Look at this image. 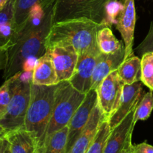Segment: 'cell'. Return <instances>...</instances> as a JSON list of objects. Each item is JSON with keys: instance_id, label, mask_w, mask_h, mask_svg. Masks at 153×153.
I'll list each match as a JSON object with an SVG mask.
<instances>
[{"instance_id": "6da1fadb", "label": "cell", "mask_w": 153, "mask_h": 153, "mask_svg": "<svg viewBox=\"0 0 153 153\" xmlns=\"http://www.w3.org/2000/svg\"><path fill=\"white\" fill-rule=\"evenodd\" d=\"M52 25V9L40 22L26 20L16 34L15 43L7 50L5 80L19 72L32 73L37 60L46 52V40Z\"/></svg>"}, {"instance_id": "7a4b0ae2", "label": "cell", "mask_w": 153, "mask_h": 153, "mask_svg": "<svg viewBox=\"0 0 153 153\" xmlns=\"http://www.w3.org/2000/svg\"><path fill=\"white\" fill-rule=\"evenodd\" d=\"M106 26L86 19H76L52 23L46 40V51L55 46H73L79 55H99L97 33Z\"/></svg>"}, {"instance_id": "3957f363", "label": "cell", "mask_w": 153, "mask_h": 153, "mask_svg": "<svg viewBox=\"0 0 153 153\" xmlns=\"http://www.w3.org/2000/svg\"><path fill=\"white\" fill-rule=\"evenodd\" d=\"M58 85V84H57ZM57 85L46 86L32 83L31 99L27 110L24 128L36 138L39 152H43L48 126L55 101Z\"/></svg>"}, {"instance_id": "277c9868", "label": "cell", "mask_w": 153, "mask_h": 153, "mask_svg": "<svg viewBox=\"0 0 153 153\" xmlns=\"http://www.w3.org/2000/svg\"><path fill=\"white\" fill-rule=\"evenodd\" d=\"M117 0H55L52 23L69 19H86L110 26L108 8Z\"/></svg>"}, {"instance_id": "5b68a950", "label": "cell", "mask_w": 153, "mask_h": 153, "mask_svg": "<svg viewBox=\"0 0 153 153\" xmlns=\"http://www.w3.org/2000/svg\"><path fill=\"white\" fill-rule=\"evenodd\" d=\"M26 74L24 72L15 74L10 84V103L6 113L0 119V125L6 133L24 128L32 85V76L28 77Z\"/></svg>"}, {"instance_id": "8992f818", "label": "cell", "mask_w": 153, "mask_h": 153, "mask_svg": "<svg viewBox=\"0 0 153 153\" xmlns=\"http://www.w3.org/2000/svg\"><path fill=\"white\" fill-rule=\"evenodd\" d=\"M87 94L75 89L68 81L59 82L55 91L52 117L46 134V139L55 131L67 126Z\"/></svg>"}, {"instance_id": "52a82bcc", "label": "cell", "mask_w": 153, "mask_h": 153, "mask_svg": "<svg viewBox=\"0 0 153 153\" xmlns=\"http://www.w3.org/2000/svg\"><path fill=\"white\" fill-rule=\"evenodd\" d=\"M124 83L114 71L105 78L96 89L97 104L103 116L108 120L119 107Z\"/></svg>"}, {"instance_id": "ba28073f", "label": "cell", "mask_w": 153, "mask_h": 153, "mask_svg": "<svg viewBox=\"0 0 153 153\" xmlns=\"http://www.w3.org/2000/svg\"><path fill=\"white\" fill-rule=\"evenodd\" d=\"M121 8L117 16V29L122 36L125 46V58L134 55V34L136 23L134 0H120Z\"/></svg>"}, {"instance_id": "9c48e42d", "label": "cell", "mask_w": 153, "mask_h": 153, "mask_svg": "<svg viewBox=\"0 0 153 153\" xmlns=\"http://www.w3.org/2000/svg\"><path fill=\"white\" fill-rule=\"evenodd\" d=\"M97 105V94L96 90H91L87 94L86 97L68 124V140L67 153L70 152L72 146L76 141L79 134L86 126L94 111Z\"/></svg>"}, {"instance_id": "30bf717a", "label": "cell", "mask_w": 153, "mask_h": 153, "mask_svg": "<svg viewBox=\"0 0 153 153\" xmlns=\"http://www.w3.org/2000/svg\"><path fill=\"white\" fill-rule=\"evenodd\" d=\"M135 108L111 129L104 153H122L131 146V136L135 126L133 123Z\"/></svg>"}, {"instance_id": "8fae6325", "label": "cell", "mask_w": 153, "mask_h": 153, "mask_svg": "<svg viewBox=\"0 0 153 153\" xmlns=\"http://www.w3.org/2000/svg\"><path fill=\"white\" fill-rule=\"evenodd\" d=\"M58 76V83L69 81L77 64L79 54L70 46H55L48 49Z\"/></svg>"}, {"instance_id": "7c38bea8", "label": "cell", "mask_w": 153, "mask_h": 153, "mask_svg": "<svg viewBox=\"0 0 153 153\" xmlns=\"http://www.w3.org/2000/svg\"><path fill=\"white\" fill-rule=\"evenodd\" d=\"M99 55H79L76 68L68 82L82 94H87L91 90L93 73Z\"/></svg>"}, {"instance_id": "4fadbf2b", "label": "cell", "mask_w": 153, "mask_h": 153, "mask_svg": "<svg viewBox=\"0 0 153 153\" xmlns=\"http://www.w3.org/2000/svg\"><path fill=\"white\" fill-rule=\"evenodd\" d=\"M142 84L141 82H137L131 85L124 84L119 107L108 120L111 129L116 127L133 109L137 107L142 97Z\"/></svg>"}, {"instance_id": "5bb4252c", "label": "cell", "mask_w": 153, "mask_h": 153, "mask_svg": "<svg viewBox=\"0 0 153 153\" xmlns=\"http://www.w3.org/2000/svg\"><path fill=\"white\" fill-rule=\"evenodd\" d=\"M125 46L117 52L111 54L100 52L97 56L93 73L91 90H96L105 78L117 70L125 59Z\"/></svg>"}, {"instance_id": "9a60e30c", "label": "cell", "mask_w": 153, "mask_h": 153, "mask_svg": "<svg viewBox=\"0 0 153 153\" xmlns=\"http://www.w3.org/2000/svg\"><path fill=\"white\" fill-rule=\"evenodd\" d=\"M104 119H106L103 116L98 104L96 105L91 114L88 123L85 127L76 141L72 146L71 149L68 153H85L89 146L92 143L97 134L100 124Z\"/></svg>"}, {"instance_id": "2e32d148", "label": "cell", "mask_w": 153, "mask_h": 153, "mask_svg": "<svg viewBox=\"0 0 153 153\" xmlns=\"http://www.w3.org/2000/svg\"><path fill=\"white\" fill-rule=\"evenodd\" d=\"M14 1L9 0L0 10V48L8 49L15 43Z\"/></svg>"}, {"instance_id": "e0dca14e", "label": "cell", "mask_w": 153, "mask_h": 153, "mask_svg": "<svg viewBox=\"0 0 153 153\" xmlns=\"http://www.w3.org/2000/svg\"><path fill=\"white\" fill-rule=\"evenodd\" d=\"M4 137L11 153H40L37 140L25 128L9 131Z\"/></svg>"}, {"instance_id": "ac0fdd59", "label": "cell", "mask_w": 153, "mask_h": 153, "mask_svg": "<svg viewBox=\"0 0 153 153\" xmlns=\"http://www.w3.org/2000/svg\"><path fill=\"white\" fill-rule=\"evenodd\" d=\"M32 83L51 86L58 84V76L49 51L36 62L32 71Z\"/></svg>"}, {"instance_id": "d6986e66", "label": "cell", "mask_w": 153, "mask_h": 153, "mask_svg": "<svg viewBox=\"0 0 153 153\" xmlns=\"http://www.w3.org/2000/svg\"><path fill=\"white\" fill-rule=\"evenodd\" d=\"M117 71L125 85L141 82V59L134 55L125 58Z\"/></svg>"}, {"instance_id": "ffe728a7", "label": "cell", "mask_w": 153, "mask_h": 153, "mask_svg": "<svg viewBox=\"0 0 153 153\" xmlns=\"http://www.w3.org/2000/svg\"><path fill=\"white\" fill-rule=\"evenodd\" d=\"M55 0H15L14 1V25L17 34L24 25L31 8L36 4L45 7L54 5Z\"/></svg>"}, {"instance_id": "44dd1931", "label": "cell", "mask_w": 153, "mask_h": 153, "mask_svg": "<svg viewBox=\"0 0 153 153\" xmlns=\"http://www.w3.org/2000/svg\"><path fill=\"white\" fill-rule=\"evenodd\" d=\"M97 40L99 49L102 53H114L124 47V44L116 38L110 26L108 25L98 31Z\"/></svg>"}, {"instance_id": "7402d4cb", "label": "cell", "mask_w": 153, "mask_h": 153, "mask_svg": "<svg viewBox=\"0 0 153 153\" xmlns=\"http://www.w3.org/2000/svg\"><path fill=\"white\" fill-rule=\"evenodd\" d=\"M68 126L55 131L46 140L43 153H67Z\"/></svg>"}, {"instance_id": "603a6c76", "label": "cell", "mask_w": 153, "mask_h": 153, "mask_svg": "<svg viewBox=\"0 0 153 153\" xmlns=\"http://www.w3.org/2000/svg\"><path fill=\"white\" fill-rule=\"evenodd\" d=\"M111 131L108 121L107 119H104L100 124L95 138L85 153H104Z\"/></svg>"}, {"instance_id": "cb8c5ba5", "label": "cell", "mask_w": 153, "mask_h": 153, "mask_svg": "<svg viewBox=\"0 0 153 153\" xmlns=\"http://www.w3.org/2000/svg\"><path fill=\"white\" fill-rule=\"evenodd\" d=\"M153 110L152 91L146 93L139 101L134 111L133 123L135 125L137 121L146 120L150 116Z\"/></svg>"}, {"instance_id": "d4e9b609", "label": "cell", "mask_w": 153, "mask_h": 153, "mask_svg": "<svg viewBox=\"0 0 153 153\" xmlns=\"http://www.w3.org/2000/svg\"><path fill=\"white\" fill-rule=\"evenodd\" d=\"M141 78L143 85L150 88L153 79V52H149L141 56Z\"/></svg>"}, {"instance_id": "484cf974", "label": "cell", "mask_w": 153, "mask_h": 153, "mask_svg": "<svg viewBox=\"0 0 153 153\" xmlns=\"http://www.w3.org/2000/svg\"><path fill=\"white\" fill-rule=\"evenodd\" d=\"M13 79V76L5 80L0 87V119L6 113L8 105L10 103L11 93H10V84Z\"/></svg>"}, {"instance_id": "4316f807", "label": "cell", "mask_w": 153, "mask_h": 153, "mask_svg": "<svg viewBox=\"0 0 153 153\" xmlns=\"http://www.w3.org/2000/svg\"><path fill=\"white\" fill-rule=\"evenodd\" d=\"M135 51L140 56H142L143 54L146 53V52H153V21L150 24L147 35L144 38V40L139 44V46L136 48Z\"/></svg>"}, {"instance_id": "83f0119b", "label": "cell", "mask_w": 153, "mask_h": 153, "mask_svg": "<svg viewBox=\"0 0 153 153\" xmlns=\"http://www.w3.org/2000/svg\"><path fill=\"white\" fill-rule=\"evenodd\" d=\"M127 153H153V146L146 142L138 144H131L127 150Z\"/></svg>"}, {"instance_id": "f1b7e54d", "label": "cell", "mask_w": 153, "mask_h": 153, "mask_svg": "<svg viewBox=\"0 0 153 153\" xmlns=\"http://www.w3.org/2000/svg\"><path fill=\"white\" fill-rule=\"evenodd\" d=\"M7 49L0 48V70H4L7 65Z\"/></svg>"}, {"instance_id": "f546056e", "label": "cell", "mask_w": 153, "mask_h": 153, "mask_svg": "<svg viewBox=\"0 0 153 153\" xmlns=\"http://www.w3.org/2000/svg\"><path fill=\"white\" fill-rule=\"evenodd\" d=\"M0 153H11L9 148V144L5 137L0 140Z\"/></svg>"}, {"instance_id": "4dcf8cb0", "label": "cell", "mask_w": 153, "mask_h": 153, "mask_svg": "<svg viewBox=\"0 0 153 153\" xmlns=\"http://www.w3.org/2000/svg\"><path fill=\"white\" fill-rule=\"evenodd\" d=\"M5 134H6V131H4V128H3L1 126V125H0V140H1V138H3V137H4Z\"/></svg>"}, {"instance_id": "1f68e13d", "label": "cell", "mask_w": 153, "mask_h": 153, "mask_svg": "<svg viewBox=\"0 0 153 153\" xmlns=\"http://www.w3.org/2000/svg\"><path fill=\"white\" fill-rule=\"evenodd\" d=\"M8 1L9 0H0V10H1L5 6Z\"/></svg>"}, {"instance_id": "d6a6232c", "label": "cell", "mask_w": 153, "mask_h": 153, "mask_svg": "<svg viewBox=\"0 0 153 153\" xmlns=\"http://www.w3.org/2000/svg\"><path fill=\"white\" fill-rule=\"evenodd\" d=\"M149 89H150L151 91H153V79H152V83H151V86H150V88H149Z\"/></svg>"}, {"instance_id": "836d02e7", "label": "cell", "mask_w": 153, "mask_h": 153, "mask_svg": "<svg viewBox=\"0 0 153 153\" xmlns=\"http://www.w3.org/2000/svg\"><path fill=\"white\" fill-rule=\"evenodd\" d=\"M122 153H127V151H124V152H123Z\"/></svg>"}]
</instances>
